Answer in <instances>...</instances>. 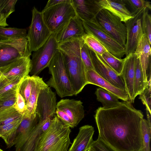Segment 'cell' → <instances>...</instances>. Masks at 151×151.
<instances>
[{
  "mask_svg": "<svg viewBox=\"0 0 151 151\" xmlns=\"http://www.w3.org/2000/svg\"><path fill=\"white\" fill-rule=\"evenodd\" d=\"M98 137L117 151H141L144 149L142 124L143 115L129 101L104 109L94 115Z\"/></svg>",
  "mask_w": 151,
  "mask_h": 151,
  "instance_id": "1",
  "label": "cell"
},
{
  "mask_svg": "<svg viewBox=\"0 0 151 151\" xmlns=\"http://www.w3.org/2000/svg\"><path fill=\"white\" fill-rule=\"evenodd\" d=\"M82 39L59 44L67 73L76 95L87 85L86 71L81 55Z\"/></svg>",
  "mask_w": 151,
  "mask_h": 151,
  "instance_id": "2",
  "label": "cell"
},
{
  "mask_svg": "<svg viewBox=\"0 0 151 151\" xmlns=\"http://www.w3.org/2000/svg\"><path fill=\"white\" fill-rule=\"evenodd\" d=\"M70 128L55 114L48 129L41 135L35 151H67L71 143Z\"/></svg>",
  "mask_w": 151,
  "mask_h": 151,
  "instance_id": "3",
  "label": "cell"
},
{
  "mask_svg": "<svg viewBox=\"0 0 151 151\" xmlns=\"http://www.w3.org/2000/svg\"><path fill=\"white\" fill-rule=\"evenodd\" d=\"M50 78L46 82L53 88L57 94L62 98L75 95L68 78L63 55L59 50L54 56L47 67Z\"/></svg>",
  "mask_w": 151,
  "mask_h": 151,
  "instance_id": "4",
  "label": "cell"
},
{
  "mask_svg": "<svg viewBox=\"0 0 151 151\" xmlns=\"http://www.w3.org/2000/svg\"><path fill=\"white\" fill-rule=\"evenodd\" d=\"M41 12L45 22L52 34L56 33L71 18L77 16L72 0L70 2L59 4Z\"/></svg>",
  "mask_w": 151,
  "mask_h": 151,
  "instance_id": "5",
  "label": "cell"
},
{
  "mask_svg": "<svg viewBox=\"0 0 151 151\" xmlns=\"http://www.w3.org/2000/svg\"><path fill=\"white\" fill-rule=\"evenodd\" d=\"M52 34L45 22L42 13L34 7L32 20L27 36L29 52L31 53L41 47Z\"/></svg>",
  "mask_w": 151,
  "mask_h": 151,
  "instance_id": "6",
  "label": "cell"
},
{
  "mask_svg": "<svg viewBox=\"0 0 151 151\" xmlns=\"http://www.w3.org/2000/svg\"><path fill=\"white\" fill-rule=\"evenodd\" d=\"M27 37L0 40V68L23 56L31 55Z\"/></svg>",
  "mask_w": 151,
  "mask_h": 151,
  "instance_id": "7",
  "label": "cell"
},
{
  "mask_svg": "<svg viewBox=\"0 0 151 151\" xmlns=\"http://www.w3.org/2000/svg\"><path fill=\"white\" fill-rule=\"evenodd\" d=\"M95 17L100 27L125 48L126 27L120 19L104 9L100 10Z\"/></svg>",
  "mask_w": 151,
  "mask_h": 151,
  "instance_id": "8",
  "label": "cell"
},
{
  "mask_svg": "<svg viewBox=\"0 0 151 151\" xmlns=\"http://www.w3.org/2000/svg\"><path fill=\"white\" fill-rule=\"evenodd\" d=\"M59 45L54 34H52L42 46L33 52L29 73L32 76H38L44 69L48 66L54 56L59 51Z\"/></svg>",
  "mask_w": 151,
  "mask_h": 151,
  "instance_id": "9",
  "label": "cell"
},
{
  "mask_svg": "<svg viewBox=\"0 0 151 151\" xmlns=\"http://www.w3.org/2000/svg\"><path fill=\"white\" fill-rule=\"evenodd\" d=\"M82 22L86 34L95 37L112 55L121 59L125 55L124 48L100 27L95 17L90 20L83 21Z\"/></svg>",
  "mask_w": 151,
  "mask_h": 151,
  "instance_id": "10",
  "label": "cell"
},
{
  "mask_svg": "<svg viewBox=\"0 0 151 151\" xmlns=\"http://www.w3.org/2000/svg\"><path fill=\"white\" fill-rule=\"evenodd\" d=\"M56 100V93L48 86L41 91L36 108L39 122H51L55 114Z\"/></svg>",
  "mask_w": 151,
  "mask_h": 151,
  "instance_id": "11",
  "label": "cell"
},
{
  "mask_svg": "<svg viewBox=\"0 0 151 151\" xmlns=\"http://www.w3.org/2000/svg\"><path fill=\"white\" fill-rule=\"evenodd\" d=\"M94 70L100 76L115 87L126 91L124 81L101 55L90 50Z\"/></svg>",
  "mask_w": 151,
  "mask_h": 151,
  "instance_id": "12",
  "label": "cell"
},
{
  "mask_svg": "<svg viewBox=\"0 0 151 151\" xmlns=\"http://www.w3.org/2000/svg\"><path fill=\"white\" fill-rule=\"evenodd\" d=\"M146 8L143 7L133 17L125 23L127 29L125 55L126 56L134 53L139 40L143 35L141 26V19Z\"/></svg>",
  "mask_w": 151,
  "mask_h": 151,
  "instance_id": "13",
  "label": "cell"
},
{
  "mask_svg": "<svg viewBox=\"0 0 151 151\" xmlns=\"http://www.w3.org/2000/svg\"><path fill=\"white\" fill-rule=\"evenodd\" d=\"M59 43L81 39L86 34L82 21L77 16L71 18L61 29L54 34Z\"/></svg>",
  "mask_w": 151,
  "mask_h": 151,
  "instance_id": "14",
  "label": "cell"
},
{
  "mask_svg": "<svg viewBox=\"0 0 151 151\" xmlns=\"http://www.w3.org/2000/svg\"><path fill=\"white\" fill-rule=\"evenodd\" d=\"M150 43L145 34L139 39L134 53L139 60L145 81L151 79Z\"/></svg>",
  "mask_w": 151,
  "mask_h": 151,
  "instance_id": "15",
  "label": "cell"
},
{
  "mask_svg": "<svg viewBox=\"0 0 151 151\" xmlns=\"http://www.w3.org/2000/svg\"><path fill=\"white\" fill-rule=\"evenodd\" d=\"M30 56H23L10 64L0 68V76L24 78L29 75L31 71Z\"/></svg>",
  "mask_w": 151,
  "mask_h": 151,
  "instance_id": "16",
  "label": "cell"
},
{
  "mask_svg": "<svg viewBox=\"0 0 151 151\" xmlns=\"http://www.w3.org/2000/svg\"><path fill=\"white\" fill-rule=\"evenodd\" d=\"M56 109L65 112L76 127L84 116L83 103L80 100L74 99H63L57 103Z\"/></svg>",
  "mask_w": 151,
  "mask_h": 151,
  "instance_id": "17",
  "label": "cell"
},
{
  "mask_svg": "<svg viewBox=\"0 0 151 151\" xmlns=\"http://www.w3.org/2000/svg\"><path fill=\"white\" fill-rule=\"evenodd\" d=\"M136 56L134 53L129 54L124 58V61L121 75L123 77L126 91L129 99V102L134 103V85L135 74V63Z\"/></svg>",
  "mask_w": 151,
  "mask_h": 151,
  "instance_id": "18",
  "label": "cell"
},
{
  "mask_svg": "<svg viewBox=\"0 0 151 151\" xmlns=\"http://www.w3.org/2000/svg\"><path fill=\"white\" fill-rule=\"evenodd\" d=\"M87 84L96 85L113 94L123 101H129L126 91L117 88L100 76L94 70L86 72Z\"/></svg>",
  "mask_w": 151,
  "mask_h": 151,
  "instance_id": "19",
  "label": "cell"
},
{
  "mask_svg": "<svg viewBox=\"0 0 151 151\" xmlns=\"http://www.w3.org/2000/svg\"><path fill=\"white\" fill-rule=\"evenodd\" d=\"M77 16L83 21L96 17L102 9L97 0H72Z\"/></svg>",
  "mask_w": 151,
  "mask_h": 151,
  "instance_id": "20",
  "label": "cell"
},
{
  "mask_svg": "<svg viewBox=\"0 0 151 151\" xmlns=\"http://www.w3.org/2000/svg\"><path fill=\"white\" fill-rule=\"evenodd\" d=\"M94 131L93 127L90 125L81 127L68 151H87L94 141L93 137Z\"/></svg>",
  "mask_w": 151,
  "mask_h": 151,
  "instance_id": "21",
  "label": "cell"
},
{
  "mask_svg": "<svg viewBox=\"0 0 151 151\" xmlns=\"http://www.w3.org/2000/svg\"><path fill=\"white\" fill-rule=\"evenodd\" d=\"M97 1L98 5L102 9L109 11L119 18L121 21L124 23L133 17L122 0Z\"/></svg>",
  "mask_w": 151,
  "mask_h": 151,
  "instance_id": "22",
  "label": "cell"
},
{
  "mask_svg": "<svg viewBox=\"0 0 151 151\" xmlns=\"http://www.w3.org/2000/svg\"><path fill=\"white\" fill-rule=\"evenodd\" d=\"M39 118L36 115H31L26 112L23 115L17 129L14 145H16L25 139L37 125Z\"/></svg>",
  "mask_w": 151,
  "mask_h": 151,
  "instance_id": "23",
  "label": "cell"
},
{
  "mask_svg": "<svg viewBox=\"0 0 151 151\" xmlns=\"http://www.w3.org/2000/svg\"><path fill=\"white\" fill-rule=\"evenodd\" d=\"M32 83L31 93L26 104L27 113L31 115H36V108L38 98L41 91L48 86L42 78L38 76H33Z\"/></svg>",
  "mask_w": 151,
  "mask_h": 151,
  "instance_id": "24",
  "label": "cell"
},
{
  "mask_svg": "<svg viewBox=\"0 0 151 151\" xmlns=\"http://www.w3.org/2000/svg\"><path fill=\"white\" fill-rule=\"evenodd\" d=\"M22 119L0 127V137L4 140L8 147L14 145L17 130Z\"/></svg>",
  "mask_w": 151,
  "mask_h": 151,
  "instance_id": "25",
  "label": "cell"
},
{
  "mask_svg": "<svg viewBox=\"0 0 151 151\" xmlns=\"http://www.w3.org/2000/svg\"><path fill=\"white\" fill-rule=\"evenodd\" d=\"M97 100L102 104V107L109 109L116 107L119 105L122 102L115 95L105 89L99 87L95 92Z\"/></svg>",
  "mask_w": 151,
  "mask_h": 151,
  "instance_id": "26",
  "label": "cell"
},
{
  "mask_svg": "<svg viewBox=\"0 0 151 151\" xmlns=\"http://www.w3.org/2000/svg\"><path fill=\"white\" fill-rule=\"evenodd\" d=\"M147 83L145 81L139 60L136 56L135 59L134 85V97L135 98L137 96L139 95L145 89Z\"/></svg>",
  "mask_w": 151,
  "mask_h": 151,
  "instance_id": "27",
  "label": "cell"
},
{
  "mask_svg": "<svg viewBox=\"0 0 151 151\" xmlns=\"http://www.w3.org/2000/svg\"><path fill=\"white\" fill-rule=\"evenodd\" d=\"M24 78L17 77L0 76V97L18 88Z\"/></svg>",
  "mask_w": 151,
  "mask_h": 151,
  "instance_id": "28",
  "label": "cell"
},
{
  "mask_svg": "<svg viewBox=\"0 0 151 151\" xmlns=\"http://www.w3.org/2000/svg\"><path fill=\"white\" fill-rule=\"evenodd\" d=\"M82 39L90 50L101 55L108 51L100 42L91 34H86Z\"/></svg>",
  "mask_w": 151,
  "mask_h": 151,
  "instance_id": "29",
  "label": "cell"
},
{
  "mask_svg": "<svg viewBox=\"0 0 151 151\" xmlns=\"http://www.w3.org/2000/svg\"><path fill=\"white\" fill-rule=\"evenodd\" d=\"M14 106L0 111V127L22 118Z\"/></svg>",
  "mask_w": 151,
  "mask_h": 151,
  "instance_id": "30",
  "label": "cell"
},
{
  "mask_svg": "<svg viewBox=\"0 0 151 151\" xmlns=\"http://www.w3.org/2000/svg\"><path fill=\"white\" fill-rule=\"evenodd\" d=\"M27 36L26 29L5 28L0 26V40L17 38Z\"/></svg>",
  "mask_w": 151,
  "mask_h": 151,
  "instance_id": "31",
  "label": "cell"
},
{
  "mask_svg": "<svg viewBox=\"0 0 151 151\" xmlns=\"http://www.w3.org/2000/svg\"><path fill=\"white\" fill-rule=\"evenodd\" d=\"M127 8L133 16L143 7L151 10V2L145 0H122Z\"/></svg>",
  "mask_w": 151,
  "mask_h": 151,
  "instance_id": "32",
  "label": "cell"
},
{
  "mask_svg": "<svg viewBox=\"0 0 151 151\" xmlns=\"http://www.w3.org/2000/svg\"><path fill=\"white\" fill-rule=\"evenodd\" d=\"M106 62L118 75H120L123 68L124 59H120L115 57L108 51L101 55Z\"/></svg>",
  "mask_w": 151,
  "mask_h": 151,
  "instance_id": "33",
  "label": "cell"
},
{
  "mask_svg": "<svg viewBox=\"0 0 151 151\" xmlns=\"http://www.w3.org/2000/svg\"><path fill=\"white\" fill-rule=\"evenodd\" d=\"M32 83V77L28 75L21 81L17 88L18 91L24 99L26 104L31 93Z\"/></svg>",
  "mask_w": 151,
  "mask_h": 151,
  "instance_id": "34",
  "label": "cell"
},
{
  "mask_svg": "<svg viewBox=\"0 0 151 151\" xmlns=\"http://www.w3.org/2000/svg\"><path fill=\"white\" fill-rule=\"evenodd\" d=\"M81 55L86 72L88 70H94L91 57L90 49L82 40L81 46Z\"/></svg>",
  "mask_w": 151,
  "mask_h": 151,
  "instance_id": "35",
  "label": "cell"
},
{
  "mask_svg": "<svg viewBox=\"0 0 151 151\" xmlns=\"http://www.w3.org/2000/svg\"><path fill=\"white\" fill-rule=\"evenodd\" d=\"M17 88L0 97V111L13 106L16 99Z\"/></svg>",
  "mask_w": 151,
  "mask_h": 151,
  "instance_id": "36",
  "label": "cell"
},
{
  "mask_svg": "<svg viewBox=\"0 0 151 151\" xmlns=\"http://www.w3.org/2000/svg\"><path fill=\"white\" fill-rule=\"evenodd\" d=\"M149 10L146 8L142 14L141 19V26L143 34H146L151 43V17L149 13Z\"/></svg>",
  "mask_w": 151,
  "mask_h": 151,
  "instance_id": "37",
  "label": "cell"
},
{
  "mask_svg": "<svg viewBox=\"0 0 151 151\" xmlns=\"http://www.w3.org/2000/svg\"><path fill=\"white\" fill-rule=\"evenodd\" d=\"M142 136L144 150L145 151H150V142L151 134V125L147 120L143 119L142 124Z\"/></svg>",
  "mask_w": 151,
  "mask_h": 151,
  "instance_id": "38",
  "label": "cell"
},
{
  "mask_svg": "<svg viewBox=\"0 0 151 151\" xmlns=\"http://www.w3.org/2000/svg\"><path fill=\"white\" fill-rule=\"evenodd\" d=\"M17 0H0L1 13L6 19L15 11V6Z\"/></svg>",
  "mask_w": 151,
  "mask_h": 151,
  "instance_id": "39",
  "label": "cell"
},
{
  "mask_svg": "<svg viewBox=\"0 0 151 151\" xmlns=\"http://www.w3.org/2000/svg\"><path fill=\"white\" fill-rule=\"evenodd\" d=\"M151 79H150L148 81L145 89L139 95V97L143 104L145 106L146 109L150 113H151Z\"/></svg>",
  "mask_w": 151,
  "mask_h": 151,
  "instance_id": "40",
  "label": "cell"
},
{
  "mask_svg": "<svg viewBox=\"0 0 151 151\" xmlns=\"http://www.w3.org/2000/svg\"><path fill=\"white\" fill-rule=\"evenodd\" d=\"M90 148L95 151H117L98 137L93 141Z\"/></svg>",
  "mask_w": 151,
  "mask_h": 151,
  "instance_id": "41",
  "label": "cell"
},
{
  "mask_svg": "<svg viewBox=\"0 0 151 151\" xmlns=\"http://www.w3.org/2000/svg\"><path fill=\"white\" fill-rule=\"evenodd\" d=\"M14 106L21 114L23 115L25 113L26 107L25 101L22 96L18 92L17 90L16 101Z\"/></svg>",
  "mask_w": 151,
  "mask_h": 151,
  "instance_id": "42",
  "label": "cell"
},
{
  "mask_svg": "<svg viewBox=\"0 0 151 151\" xmlns=\"http://www.w3.org/2000/svg\"><path fill=\"white\" fill-rule=\"evenodd\" d=\"M55 114L62 122L70 128H73L75 127L70 118L64 111L56 109Z\"/></svg>",
  "mask_w": 151,
  "mask_h": 151,
  "instance_id": "43",
  "label": "cell"
},
{
  "mask_svg": "<svg viewBox=\"0 0 151 151\" xmlns=\"http://www.w3.org/2000/svg\"><path fill=\"white\" fill-rule=\"evenodd\" d=\"M71 1V0H49L48 1L46 6L43 10H45L59 4L69 2Z\"/></svg>",
  "mask_w": 151,
  "mask_h": 151,
  "instance_id": "44",
  "label": "cell"
},
{
  "mask_svg": "<svg viewBox=\"0 0 151 151\" xmlns=\"http://www.w3.org/2000/svg\"><path fill=\"white\" fill-rule=\"evenodd\" d=\"M6 19L3 16L0 10V26L5 27L8 25L6 22Z\"/></svg>",
  "mask_w": 151,
  "mask_h": 151,
  "instance_id": "45",
  "label": "cell"
},
{
  "mask_svg": "<svg viewBox=\"0 0 151 151\" xmlns=\"http://www.w3.org/2000/svg\"><path fill=\"white\" fill-rule=\"evenodd\" d=\"M146 109V114L147 118V120L150 124L151 125V113H150L147 109Z\"/></svg>",
  "mask_w": 151,
  "mask_h": 151,
  "instance_id": "46",
  "label": "cell"
},
{
  "mask_svg": "<svg viewBox=\"0 0 151 151\" xmlns=\"http://www.w3.org/2000/svg\"><path fill=\"white\" fill-rule=\"evenodd\" d=\"M87 151H95L91 148H90Z\"/></svg>",
  "mask_w": 151,
  "mask_h": 151,
  "instance_id": "47",
  "label": "cell"
},
{
  "mask_svg": "<svg viewBox=\"0 0 151 151\" xmlns=\"http://www.w3.org/2000/svg\"><path fill=\"white\" fill-rule=\"evenodd\" d=\"M141 151H145L144 150V149H143V150H141Z\"/></svg>",
  "mask_w": 151,
  "mask_h": 151,
  "instance_id": "48",
  "label": "cell"
},
{
  "mask_svg": "<svg viewBox=\"0 0 151 151\" xmlns=\"http://www.w3.org/2000/svg\"><path fill=\"white\" fill-rule=\"evenodd\" d=\"M0 151H3L2 150L0 149Z\"/></svg>",
  "mask_w": 151,
  "mask_h": 151,
  "instance_id": "49",
  "label": "cell"
}]
</instances>
